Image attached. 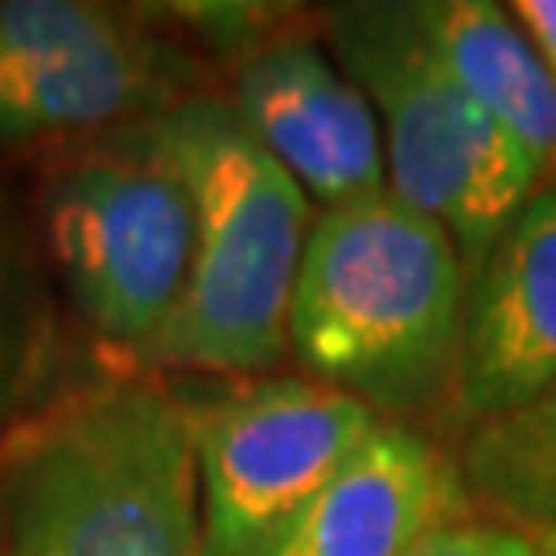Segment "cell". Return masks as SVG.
<instances>
[{
	"mask_svg": "<svg viewBox=\"0 0 556 556\" xmlns=\"http://www.w3.org/2000/svg\"><path fill=\"white\" fill-rule=\"evenodd\" d=\"M4 556H202L194 404L103 379L0 441Z\"/></svg>",
	"mask_w": 556,
	"mask_h": 556,
	"instance_id": "cell-1",
	"label": "cell"
},
{
	"mask_svg": "<svg viewBox=\"0 0 556 556\" xmlns=\"http://www.w3.org/2000/svg\"><path fill=\"white\" fill-rule=\"evenodd\" d=\"M466 264L450 231L396 194L326 211L305 243L289 351L371 413H420L454 392Z\"/></svg>",
	"mask_w": 556,
	"mask_h": 556,
	"instance_id": "cell-2",
	"label": "cell"
},
{
	"mask_svg": "<svg viewBox=\"0 0 556 556\" xmlns=\"http://www.w3.org/2000/svg\"><path fill=\"white\" fill-rule=\"evenodd\" d=\"M194 206V256L149 363L260 376L289 351V309L314 211L227 100L190 96L144 119Z\"/></svg>",
	"mask_w": 556,
	"mask_h": 556,
	"instance_id": "cell-3",
	"label": "cell"
},
{
	"mask_svg": "<svg viewBox=\"0 0 556 556\" xmlns=\"http://www.w3.org/2000/svg\"><path fill=\"white\" fill-rule=\"evenodd\" d=\"M326 34L379 119L388 194L441 223L466 277H475L503 227L540 190L536 161L457 87L413 4H338L326 13Z\"/></svg>",
	"mask_w": 556,
	"mask_h": 556,
	"instance_id": "cell-4",
	"label": "cell"
},
{
	"mask_svg": "<svg viewBox=\"0 0 556 556\" xmlns=\"http://www.w3.org/2000/svg\"><path fill=\"white\" fill-rule=\"evenodd\" d=\"M50 252L100 342L149 363L194 256V206L144 124L71 161L46 199Z\"/></svg>",
	"mask_w": 556,
	"mask_h": 556,
	"instance_id": "cell-5",
	"label": "cell"
},
{
	"mask_svg": "<svg viewBox=\"0 0 556 556\" xmlns=\"http://www.w3.org/2000/svg\"><path fill=\"white\" fill-rule=\"evenodd\" d=\"M321 379H256L194 408L202 556H252L379 429Z\"/></svg>",
	"mask_w": 556,
	"mask_h": 556,
	"instance_id": "cell-6",
	"label": "cell"
},
{
	"mask_svg": "<svg viewBox=\"0 0 556 556\" xmlns=\"http://www.w3.org/2000/svg\"><path fill=\"white\" fill-rule=\"evenodd\" d=\"M556 379V181L519 215L466 285L462 355L450 404L462 425L516 413Z\"/></svg>",
	"mask_w": 556,
	"mask_h": 556,
	"instance_id": "cell-7",
	"label": "cell"
},
{
	"mask_svg": "<svg viewBox=\"0 0 556 556\" xmlns=\"http://www.w3.org/2000/svg\"><path fill=\"white\" fill-rule=\"evenodd\" d=\"M231 108L326 211L388 190L376 112L318 41L273 38L256 46L239 66Z\"/></svg>",
	"mask_w": 556,
	"mask_h": 556,
	"instance_id": "cell-8",
	"label": "cell"
},
{
	"mask_svg": "<svg viewBox=\"0 0 556 556\" xmlns=\"http://www.w3.org/2000/svg\"><path fill=\"white\" fill-rule=\"evenodd\" d=\"M466 511L454 457L413 425L379 420L358 454L252 556H413Z\"/></svg>",
	"mask_w": 556,
	"mask_h": 556,
	"instance_id": "cell-9",
	"label": "cell"
},
{
	"mask_svg": "<svg viewBox=\"0 0 556 556\" xmlns=\"http://www.w3.org/2000/svg\"><path fill=\"white\" fill-rule=\"evenodd\" d=\"M181 75L186 62L144 29L83 59L9 71L0 75V144L79 137L119 119L144 124L181 103Z\"/></svg>",
	"mask_w": 556,
	"mask_h": 556,
	"instance_id": "cell-10",
	"label": "cell"
},
{
	"mask_svg": "<svg viewBox=\"0 0 556 556\" xmlns=\"http://www.w3.org/2000/svg\"><path fill=\"white\" fill-rule=\"evenodd\" d=\"M417 25L457 87L556 181V75L511 9L491 0H420Z\"/></svg>",
	"mask_w": 556,
	"mask_h": 556,
	"instance_id": "cell-11",
	"label": "cell"
},
{
	"mask_svg": "<svg viewBox=\"0 0 556 556\" xmlns=\"http://www.w3.org/2000/svg\"><path fill=\"white\" fill-rule=\"evenodd\" d=\"M457 470L470 503L523 536L556 528V379L516 413L466 433Z\"/></svg>",
	"mask_w": 556,
	"mask_h": 556,
	"instance_id": "cell-12",
	"label": "cell"
},
{
	"mask_svg": "<svg viewBox=\"0 0 556 556\" xmlns=\"http://www.w3.org/2000/svg\"><path fill=\"white\" fill-rule=\"evenodd\" d=\"M140 25L87 0H0V75L96 54L137 38Z\"/></svg>",
	"mask_w": 556,
	"mask_h": 556,
	"instance_id": "cell-13",
	"label": "cell"
},
{
	"mask_svg": "<svg viewBox=\"0 0 556 556\" xmlns=\"http://www.w3.org/2000/svg\"><path fill=\"white\" fill-rule=\"evenodd\" d=\"M50 355V309L38 268L13 227L0 219V429L34 400Z\"/></svg>",
	"mask_w": 556,
	"mask_h": 556,
	"instance_id": "cell-14",
	"label": "cell"
},
{
	"mask_svg": "<svg viewBox=\"0 0 556 556\" xmlns=\"http://www.w3.org/2000/svg\"><path fill=\"white\" fill-rule=\"evenodd\" d=\"M413 556H540L536 540L495 523V519H462L420 544Z\"/></svg>",
	"mask_w": 556,
	"mask_h": 556,
	"instance_id": "cell-15",
	"label": "cell"
},
{
	"mask_svg": "<svg viewBox=\"0 0 556 556\" xmlns=\"http://www.w3.org/2000/svg\"><path fill=\"white\" fill-rule=\"evenodd\" d=\"M511 17L536 41V50L556 75V0H519V4H511Z\"/></svg>",
	"mask_w": 556,
	"mask_h": 556,
	"instance_id": "cell-16",
	"label": "cell"
},
{
	"mask_svg": "<svg viewBox=\"0 0 556 556\" xmlns=\"http://www.w3.org/2000/svg\"><path fill=\"white\" fill-rule=\"evenodd\" d=\"M532 540H536L540 556H556V528L553 532H540V536H532Z\"/></svg>",
	"mask_w": 556,
	"mask_h": 556,
	"instance_id": "cell-17",
	"label": "cell"
}]
</instances>
